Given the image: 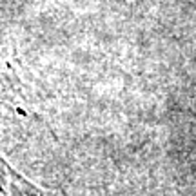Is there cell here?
<instances>
[{
  "label": "cell",
  "mask_w": 196,
  "mask_h": 196,
  "mask_svg": "<svg viewBox=\"0 0 196 196\" xmlns=\"http://www.w3.org/2000/svg\"><path fill=\"white\" fill-rule=\"evenodd\" d=\"M0 196H53V194H47L46 191L35 187L26 178H22L0 156Z\"/></svg>",
  "instance_id": "cell-1"
}]
</instances>
